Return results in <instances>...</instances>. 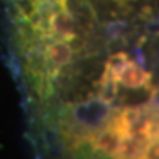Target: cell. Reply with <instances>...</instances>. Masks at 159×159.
I'll return each mask as SVG.
<instances>
[{"mask_svg": "<svg viewBox=\"0 0 159 159\" xmlns=\"http://www.w3.org/2000/svg\"><path fill=\"white\" fill-rule=\"evenodd\" d=\"M0 4L34 159H159L158 0Z\"/></svg>", "mask_w": 159, "mask_h": 159, "instance_id": "obj_1", "label": "cell"}]
</instances>
